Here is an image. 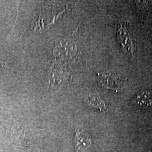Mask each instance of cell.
I'll return each instance as SVG.
<instances>
[{
	"label": "cell",
	"instance_id": "3",
	"mask_svg": "<svg viewBox=\"0 0 152 152\" xmlns=\"http://www.w3.org/2000/svg\"><path fill=\"white\" fill-rule=\"evenodd\" d=\"M117 36L121 45L126 51L132 54L134 50V45L130 34L126 26L123 25L120 26L117 31Z\"/></svg>",
	"mask_w": 152,
	"mask_h": 152
},
{
	"label": "cell",
	"instance_id": "5",
	"mask_svg": "<svg viewBox=\"0 0 152 152\" xmlns=\"http://www.w3.org/2000/svg\"><path fill=\"white\" fill-rule=\"evenodd\" d=\"M85 103L88 106L98 109L101 111L105 110L107 108L106 104L103 100L94 95H89L86 97Z\"/></svg>",
	"mask_w": 152,
	"mask_h": 152
},
{
	"label": "cell",
	"instance_id": "1",
	"mask_svg": "<svg viewBox=\"0 0 152 152\" xmlns=\"http://www.w3.org/2000/svg\"><path fill=\"white\" fill-rule=\"evenodd\" d=\"M98 82L104 88L112 90L117 92L122 91L123 82L121 77L113 72L99 75Z\"/></svg>",
	"mask_w": 152,
	"mask_h": 152
},
{
	"label": "cell",
	"instance_id": "2",
	"mask_svg": "<svg viewBox=\"0 0 152 152\" xmlns=\"http://www.w3.org/2000/svg\"><path fill=\"white\" fill-rule=\"evenodd\" d=\"M75 144L77 152H85L92 145L91 137L88 134L81 132L80 130L76 131Z\"/></svg>",
	"mask_w": 152,
	"mask_h": 152
},
{
	"label": "cell",
	"instance_id": "4",
	"mask_svg": "<svg viewBox=\"0 0 152 152\" xmlns=\"http://www.w3.org/2000/svg\"><path fill=\"white\" fill-rule=\"evenodd\" d=\"M134 102L140 106L150 107L152 105V92L149 91L140 92L134 99Z\"/></svg>",
	"mask_w": 152,
	"mask_h": 152
}]
</instances>
